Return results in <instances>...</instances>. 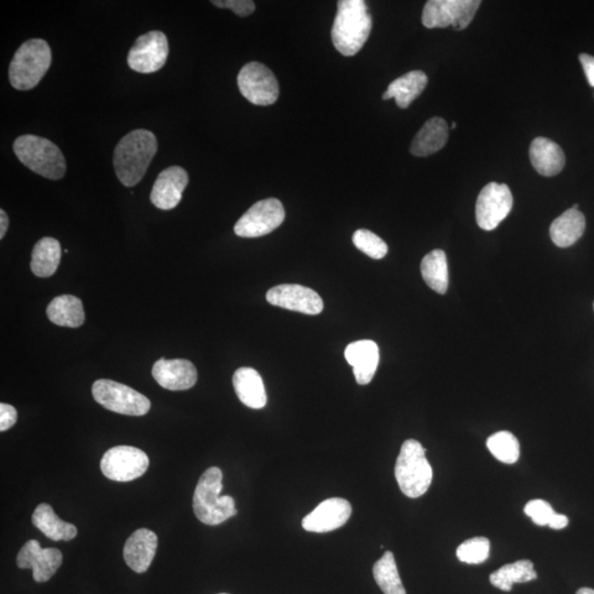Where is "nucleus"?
I'll use <instances>...</instances> for the list:
<instances>
[{"label":"nucleus","instance_id":"nucleus-1","mask_svg":"<svg viewBox=\"0 0 594 594\" xmlns=\"http://www.w3.org/2000/svg\"><path fill=\"white\" fill-rule=\"evenodd\" d=\"M158 151L153 133L137 129L124 135L114 151V166L118 180L127 187L137 185Z\"/></svg>","mask_w":594,"mask_h":594},{"label":"nucleus","instance_id":"nucleus-2","mask_svg":"<svg viewBox=\"0 0 594 594\" xmlns=\"http://www.w3.org/2000/svg\"><path fill=\"white\" fill-rule=\"evenodd\" d=\"M332 29L333 45L340 54L353 56L366 45L372 30V17L363 0H341Z\"/></svg>","mask_w":594,"mask_h":594},{"label":"nucleus","instance_id":"nucleus-3","mask_svg":"<svg viewBox=\"0 0 594 594\" xmlns=\"http://www.w3.org/2000/svg\"><path fill=\"white\" fill-rule=\"evenodd\" d=\"M223 472L220 468L212 467L202 474L193 497V510L202 523L210 526L220 525L237 514L234 500L221 497Z\"/></svg>","mask_w":594,"mask_h":594},{"label":"nucleus","instance_id":"nucleus-4","mask_svg":"<svg viewBox=\"0 0 594 594\" xmlns=\"http://www.w3.org/2000/svg\"><path fill=\"white\" fill-rule=\"evenodd\" d=\"M20 163L49 180H60L66 172L64 153L50 140L34 134L20 135L14 143Z\"/></svg>","mask_w":594,"mask_h":594},{"label":"nucleus","instance_id":"nucleus-5","mask_svg":"<svg viewBox=\"0 0 594 594\" xmlns=\"http://www.w3.org/2000/svg\"><path fill=\"white\" fill-rule=\"evenodd\" d=\"M51 62V49L45 40L25 41L10 62V84L18 91L33 90L49 71Z\"/></svg>","mask_w":594,"mask_h":594},{"label":"nucleus","instance_id":"nucleus-6","mask_svg":"<svg viewBox=\"0 0 594 594\" xmlns=\"http://www.w3.org/2000/svg\"><path fill=\"white\" fill-rule=\"evenodd\" d=\"M395 478L406 497L418 499L427 492L432 481V469L421 442L408 440L401 447L395 463Z\"/></svg>","mask_w":594,"mask_h":594},{"label":"nucleus","instance_id":"nucleus-7","mask_svg":"<svg viewBox=\"0 0 594 594\" xmlns=\"http://www.w3.org/2000/svg\"><path fill=\"white\" fill-rule=\"evenodd\" d=\"M92 393L98 404L114 413L144 416L151 408L149 399L144 394L112 380H98L93 384Z\"/></svg>","mask_w":594,"mask_h":594},{"label":"nucleus","instance_id":"nucleus-8","mask_svg":"<svg viewBox=\"0 0 594 594\" xmlns=\"http://www.w3.org/2000/svg\"><path fill=\"white\" fill-rule=\"evenodd\" d=\"M479 0H430L421 15L426 28L466 29L480 7Z\"/></svg>","mask_w":594,"mask_h":594},{"label":"nucleus","instance_id":"nucleus-9","mask_svg":"<svg viewBox=\"0 0 594 594\" xmlns=\"http://www.w3.org/2000/svg\"><path fill=\"white\" fill-rule=\"evenodd\" d=\"M238 87L242 95L253 105L270 106L280 96L279 82L273 72L259 62H250L239 72Z\"/></svg>","mask_w":594,"mask_h":594},{"label":"nucleus","instance_id":"nucleus-10","mask_svg":"<svg viewBox=\"0 0 594 594\" xmlns=\"http://www.w3.org/2000/svg\"><path fill=\"white\" fill-rule=\"evenodd\" d=\"M285 211L279 200H267L255 203L243 213L234 225V233L243 238H258L265 236L282 225Z\"/></svg>","mask_w":594,"mask_h":594},{"label":"nucleus","instance_id":"nucleus-11","mask_svg":"<svg viewBox=\"0 0 594 594\" xmlns=\"http://www.w3.org/2000/svg\"><path fill=\"white\" fill-rule=\"evenodd\" d=\"M149 468L147 453L132 446L111 448L103 456L101 470L108 479L129 482L143 476Z\"/></svg>","mask_w":594,"mask_h":594},{"label":"nucleus","instance_id":"nucleus-12","mask_svg":"<svg viewBox=\"0 0 594 594\" xmlns=\"http://www.w3.org/2000/svg\"><path fill=\"white\" fill-rule=\"evenodd\" d=\"M513 207V196L507 184L489 183L478 196L476 218L479 227L491 232L508 217Z\"/></svg>","mask_w":594,"mask_h":594},{"label":"nucleus","instance_id":"nucleus-13","mask_svg":"<svg viewBox=\"0 0 594 594\" xmlns=\"http://www.w3.org/2000/svg\"><path fill=\"white\" fill-rule=\"evenodd\" d=\"M169 56L168 38L161 31L139 36L132 49H130L127 62L130 69L150 74L163 69Z\"/></svg>","mask_w":594,"mask_h":594},{"label":"nucleus","instance_id":"nucleus-14","mask_svg":"<svg viewBox=\"0 0 594 594\" xmlns=\"http://www.w3.org/2000/svg\"><path fill=\"white\" fill-rule=\"evenodd\" d=\"M267 301L271 305L306 315H319L324 310L322 297L314 290L297 284L274 286L268 292Z\"/></svg>","mask_w":594,"mask_h":594},{"label":"nucleus","instance_id":"nucleus-15","mask_svg":"<svg viewBox=\"0 0 594 594\" xmlns=\"http://www.w3.org/2000/svg\"><path fill=\"white\" fill-rule=\"evenodd\" d=\"M64 562V555L56 549H43L38 540L27 541L17 556L20 569H33L35 582H46L55 575Z\"/></svg>","mask_w":594,"mask_h":594},{"label":"nucleus","instance_id":"nucleus-16","mask_svg":"<svg viewBox=\"0 0 594 594\" xmlns=\"http://www.w3.org/2000/svg\"><path fill=\"white\" fill-rule=\"evenodd\" d=\"M351 505L345 499L325 500L303 519V529L312 533H328L342 528L351 515Z\"/></svg>","mask_w":594,"mask_h":594},{"label":"nucleus","instance_id":"nucleus-17","mask_svg":"<svg viewBox=\"0 0 594 594\" xmlns=\"http://www.w3.org/2000/svg\"><path fill=\"white\" fill-rule=\"evenodd\" d=\"M187 184H189L187 172L181 166H170L161 172L156 179L151 192V202L159 210H173L180 204Z\"/></svg>","mask_w":594,"mask_h":594},{"label":"nucleus","instance_id":"nucleus-18","mask_svg":"<svg viewBox=\"0 0 594 594\" xmlns=\"http://www.w3.org/2000/svg\"><path fill=\"white\" fill-rule=\"evenodd\" d=\"M153 375L161 387L170 391L189 390L197 382V370L194 364L185 359H160L154 363Z\"/></svg>","mask_w":594,"mask_h":594},{"label":"nucleus","instance_id":"nucleus-19","mask_svg":"<svg viewBox=\"0 0 594 594\" xmlns=\"http://www.w3.org/2000/svg\"><path fill=\"white\" fill-rule=\"evenodd\" d=\"M158 536L148 529L134 531L124 547V559L130 569L144 573L149 569L154 559Z\"/></svg>","mask_w":594,"mask_h":594},{"label":"nucleus","instance_id":"nucleus-20","mask_svg":"<svg viewBox=\"0 0 594 594\" xmlns=\"http://www.w3.org/2000/svg\"><path fill=\"white\" fill-rule=\"evenodd\" d=\"M345 357L353 369L358 384L367 385L372 381L380 361L377 343L372 341L354 342L347 346Z\"/></svg>","mask_w":594,"mask_h":594},{"label":"nucleus","instance_id":"nucleus-21","mask_svg":"<svg viewBox=\"0 0 594 594\" xmlns=\"http://www.w3.org/2000/svg\"><path fill=\"white\" fill-rule=\"evenodd\" d=\"M530 159L534 169L543 176L559 174L564 169V151L550 139L540 137L533 140L530 148Z\"/></svg>","mask_w":594,"mask_h":594},{"label":"nucleus","instance_id":"nucleus-22","mask_svg":"<svg viewBox=\"0 0 594 594\" xmlns=\"http://www.w3.org/2000/svg\"><path fill=\"white\" fill-rule=\"evenodd\" d=\"M233 383L239 400L250 409H263L267 404V392L262 375L252 368L238 369L233 374Z\"/></svg>","mask_w":594,"mask_h":594},{"label":"nucleus","instance_id":"nucleus-23","mask_svg":"<svg viewBox=\"0 0 594 594\" xmlns=\"http://www.w3.org/2000/svg\"><path fill=\"white\" fill-rule=\"evenodd\" d=\"M448 137H450V130H448L445 119L431 118L415 135L413 143L411 144V153L424 158V156L439 153L445 147Z\"/></svg>","mask_w":594,"mask_h":594},{"label":"nucleus","instance_id":"nucleus-24","mask_svg":"<svg viewBox=\"0 0 594 594\" xmlns=\"http://www.w3.org/2000/svg\"><path fill=\"white\" fill-rule=\"evenodd\" d=\"M427 83H429V78H427L424 72L411 71L406 73V74L396 78L395 81L391 83L382 98L384 101L395 98L398 106L406 109L423 93Z\"/></svg>","mask_w":594,"mask_h":594},{"label":"nucleus","instance_id":"nucleus-25","mask_svg":"<svg viewBox=\"0 0 594 594\" xmlns=\"http://www.w3.org/2000/svg\"><path fill=\"white\" fill-rule=\"evenodd\" d=\"M585 229V215L580 211L570 208L552 222L550 238L557 247L568 248L579 241Z\"/></svg>","mask_w":594,"mask_h":594},{"label":"nucleus","instance_id":"nucleus-26","mask_svg":"<svg viewBox=\"0 0 594 594\" xmlns=\"http://www.w3.org/2000/svg\"><path fill=\"white\" fill-rule=\"evenodd\" d=\"M33 524L52 540H72L76 538L75 525L64 522L54 513L50 504L38 505L33 515Z\"/></svg>","mask_w":594,"mask_h":594},{"label":"nucleus","instance_id":"nucleus-27","mask_svg":"<svg viewBox=\"0 0 594 594\" xmlns=\"http://www.w3.org/2000/svg\"><path fill=\"white\" fill-rule=\"evenodd\" d=\"M46 315L54 324L64 327H80L85 321L82 301L73 295H61L52 300Z\"/></svg>","mask_w":594,"mask_h":594},{"label":"nucleus","instance_id":"nucleus-28","mask_svg":"<svg viewBox=\"0 0 594 594\" xmlns=\"http://www.w3.org/2000/svg\"><path fill=\"white\" fill-rule=\"evenodd\" d=\"M61 244L54 238L45 237L35 243L30 267L38 278H49L56 272L61 262Z\"/></svg>","mask_w":594,"mask_h":594},{"label":"nucleus","instance_id":"nucleus-29","mask_svg":"<svg viewBox=\"0 0 594 594\" xmlns=\"http://www.w3.org/2000/svg\"><path fill=\"white\" fill-rule=\"evenodd\" d=\"M421 272L427 285L440 294H445L450 284V273L446 253L442 250H432L421 260Z\"/></svg>","mask_w":594,"mask_h":594},{"label":"nucleus","instance_id":"nucleus-30","mask_svg":"<svg viewBox=\"0 0 594 594\" xmlns=\"http://www.w3.org/2000/svg\"><path fill=\"white\" fill-rule=\"evenodd\" d=\"M536 578H538V573L534 569L533 562L523 559L505 565L491 573L490 582L500 590L509 592L512 590L514 583L530 582L535 580Z\"/></svg>","mask_w":594,"mask_h":594},{"label":"nucleus","instance_id":"nucleus-31","mask_svg":"<svg viewBox=\"0 0 594 594\" xmlns=\"http://www.w3.org/2000/svg\"><path fill=\"white\" fill-rule=\"evenodd\" d=\"M373 577L384 594H406L393 552H384L381 559L375 562Z\"/></svg>","mask_w":594,"mask_h":594},{"label":"nucleus","instance_id":"nucleus-32","mask_svg":"<svg viewBox=\"0 0 594 594\" xmlns=\"http://www.w3.org/2000/svg\"><path fill=\"white\" fill-rule=\"evenodd\" d=\"M487 446L498 460L507 465H513L519 460L520 442L512 432L507 431L495 432L489 437Z\"/></svg>","mask_w":594,"mask_h":594},{"label":"nucleus","instance_id":"nucleus-33","mask_svg":"<svg viewBox=\"0 0 594 594\" xmlns=\"http://www.w3.org/2000/svg\"><path fill=\"white\" fill-rule=\"evenodd\" d=\"M490 547H491V544L486 538L468 540L458 547V559L469 565L482 564L489 559Z\"/></svg>","mask_w":594,"mask_h":594},{"label":"nucleus","instance_id":"nucleus-34","mask_svg":"<svg viewBox=\"0 0 594 594\" xmlns=\"http://www.w3.org/2000/svg\"><path fill=\"white\" fill-rule=\"evenodd\" d=\"M352 242L356 248L370 258L380 260L388 254V244L378 234L367 231V229H359L354 233Z\"/></svg>","mask_w":594,"mask_h":594},{"label":"nucleus","instance_id":"nucleus-35","mask_svg":"<svg viewBox=\"0 0 594 594\" xmlns=\"http://www.w3.org/2000/svg\"><path fill=\"white\" fill-rule=\"evenodd\" d=\"M524 512L539 526H549L556 514L551 505L544 500H531L525 505Z\"/></svg>","mask_w":594,"mask_h":594},{"label":"nucleus","instance_id":"nucleus-36","mask_svg":"<svg viewBox=\"0 0 594 594\" xmlns=\"http://www.w3.org/2000/svg\"><path fill=\"white\" fill-rule=\"evenodd\" d=\"M213 6L233 10L239 17H248L255 10V5L252 0H213Z\"/></svg>","mask_w":594,"mask_h":594},{"label":"nucleus","instance_id":"nucleus-37","mask_svg":"<svg viewBox=\"0 0 594 594\" xmlns=\"http://www.w3.org/2000/svg\"><path fill=\"white\" fill-rule=\"evenodd\" d=\"M18 414L14 406L9 404H0V431H6L15 424Z\"/></svg>","mask_w":594,"mask_h":594},{"label":"nucleus","instance_id":"nucleus-38","mask_svg":"<svg viewBox=\"0 0 594 594\" xmlns=\"http://www.w3.org/2000/svg\"><path fill=\"white\" fill-rule=\"evenodd\" d=\"M583 71L586 73L589 84L594 87V56L582 54L579 55Z\"/></svg>","mask_w":594,"mask_h":594},{"label":"nucleus","instance_id":"nucleus-39","mask_svg":"<svg viewBox=\"0 0 594 594\" xmlns=\"http://www.w3.org/2000/svg\"><path fill=\"white\" fill-rule=\"evenodd\" d=\"M568 523H569V520H568L566 515L556 513L549 526L552 530H562L566 528Z\"/></svg>","mask_w":594,"mask_h":594},{"label":"nucleus","instance_id":"nucleus-40","mask_svg":"<svg viewBox=\"0 0 594 594\" xmlns=\"http://www.w3.org/2000/svg\"><path fill=\"white\" fill-rule=\"evenodd\" d=\"M9 227V218L4 210L0 211V239H4Z\"/></svg>","mask_w":594,"mask_h":594},{"label":"nucleus","instance_id":"nucleus-41","mask_svg":"<svg viewBox=\"0 0 594 594\" xmlns=\"http://www.w3.org/2000/svg\"><path fill=\"white\" fill-rule=\"evenodd\" d=\"M577 594H594V590L590 588H581L578 590Z\"/></svg>","mask_w":594,"mask_h":594},{"label":"nucleus","instance_id":"nucleus-42","mask_svg":"<svg viewBox=\"0 0 594 594\" xmlns=\"http://www.w3.org/2000/svg\"><path fill=\"white\" fill-rule=\"evenodd\" d=\"M456 127H457V124H456V123H452V124H451V128H452V129H455Z\"/></svg>","mask_w":594,"mask_h":594},{"label":"nucleus","instance_id":"nucleus-43","mask_svg":"<svg viewBox=\"0 0 594 594\" xmlns=\"http://www.w3.org/2000/svg\"><path fill=\"white\" fill-rule=\"evenodd\" d=\"M578 207H579V205L575 204V205H573L571 208H573V210H578Z\"/></svg>","mask_w":594,"mask_h":594},{"label":"nucleus","instance_id":"nucleus-44","mask_svg":"<svg viewBox=\"0 0 594 594\" xmlns=\"http://www.w3.org/2000/svg\"><path fill=\"white\" fill-rule=\"evenodd\" d=\"M593 307H594V304H593Z\"/></svg>","mask_w":594,"mask_h":594}]
</instances>
